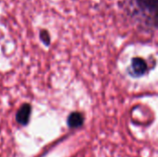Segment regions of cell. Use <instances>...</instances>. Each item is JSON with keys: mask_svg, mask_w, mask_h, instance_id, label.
<instances>
[{"mask_svg": "<svg viewBox=\"0 0 158 157\" xmlns=\"http://www.w3.org/2000/svg\"><path fill=\"white\" fill-rule=\"evenodd\" d=\"M158 0H135L136 6L139 8L138 13L145 19V22L151 28L156 29V9Z\"/></svg>", "mask_w": 158, "mask_h": 157, "instance_id": "obj_1", "label": "cell"}, {"mask_svg": "<svg viewBox=\"0 0 158 157\" xmlns=\"http://www.w3.org/2000/svg\"><path fill=\"white\" fill-rule=\"evenodd\" d=\"M148 71V64L143 57H133L131 64L128 68V72L131 77L140 78L145 75Z\"/></svg>", "mask_w": 158, "mask_h": 157, "instance_id": "obj_2", "label": "cell"}, {"mask_svg": "<svg viewBox=\"0 0 158 157\" xmlns=\"http://www.w3.org/2000/svg\"><path fill=\"white\" fill-rule=\"evenodd\" d=\"M31 115V105L29 103H25L18 109L16 113L15 116L16 122L21 127H26L30 123Z\"/></svg>", "mask_w": 158, "mask_h": 157, "instance_id": "obj_3", "label": "cell"}, {"mask_svg": "<svg viewBox=\"0 0 158 157\" xmlns=\"http://www.w3.org/2000/svg\"><path fill=\"white\" fill-rule=\"evenodd\" d=\"M84 121H85V118L81 112L73 111L67 118V126L70 130L80 129L83 126Z\"/></svg>", "mask_w": 158, "mask_h": 157, "instance_id": "obj_4", "label": "cell"}, {"mask_svg": "<svg viewBox=\"0 0 158 157\" xmlns=\"http://www.w3.org/2000/svg\"><path fill=\"white\" fill-rule=\"evenodd\" d=\"M39 38L40 41L45 45V46H49L51 43V36L50 33L47 30L45 29H42L39 32Z\"/></svg>", "mask_w": 158, "mask_h": 157, "instance_id": "obj_5", "label": "cell"}]
</instances>
